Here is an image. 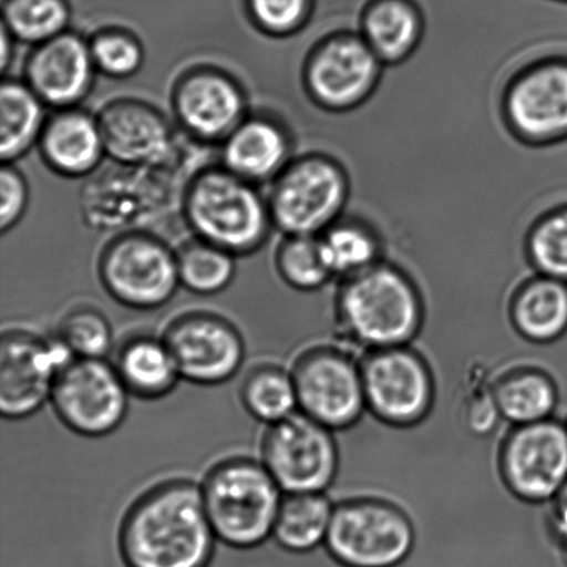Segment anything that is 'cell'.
<instances>
[{
  "instance_id": "35",
  "label": "cell",
  "mask_w": 567,
  "mask_h": 567,
  "mask_svg": "<svg viewBox=\"0 0 567 567\" xmlns=\"http://www.w3.org/2000/svg\"><path fill=\"white\" fill-rule=\"evenodd\" d=\"M91 50L96 70L111 78H130L142 69V43L130 32L109 30L92 39Z\"/></svg>"
},
{
  "instance_id": "11",
  "label": "cell",
  "mask_w": 567,
  "mask_h": 567,
  "mask_svg": "<svg viewBox=\"0 0 567 567\" xmlns=\"http://www.w3.org/2000/svg\"><path fill=\"white\" fill-rule=\"evenodd\" d=\"M385 64L360 33L338 32L317 43L303 69L306 91L322 110L348 113L380 86Z\"/></svg>"
},
{
  "instance_id": "36",
  "label": "cell",
  "mask_w": 567,
  "mask_h": 567,
  "mask_svg": "<svg viewBox=\"0 0 567 567\" xmlns=\"http://www.w3.org/2000/svg\"><path fill=\"white\" fill-rule=\"evenodd\" d=\"M255 24L269 35H291L310 14V0H248Z\"/></svg>"
},
{
  "instance_id": "23",
  "label": "cell",
  "mask_w": 567,
  "mask_h": 567,
  "mask_svg": "<svg viewBox=\"0 0 567 567\" xmlns=\"http://www.w3.org/2000/svg\"><path fill=\"white\" fill-rule=\"evenodd\" d=\"M359 33L385 66H393L420 48L424 21L409 0H377L361 17Z\"/></svg>"
},
{
  "instance_id": "17",
  "label": "cell",
  "mask_w": 567,
  "mask_h": 567,
  "mask_svg": "<svg viewBox=\"0 0 567 567\" xmlns=\"http://www.w3.org/2000/svg\"><path fill=\"white\" fill-rule=\"evenodd\" d=\"M246 103L230 75L205 66L182 76L174 94L177 120L203 141H225L246 120Z\"/></svg>"
},
{
  "instance_id": "14",
  "label": "cell",
  "mask_w": 567,
  "mask_h": 567,
  "mask_svg": "<svg viewBox=\"0 0 567 567\" xmlns=\"http://www.w3.org/2000/svg\"><path fill=\"white\" fill-rule=\"evenodd\" d=\"M74 355L63 343L13 328L0 341V413L19 421L37 414L52 399L59 372Z\"/></svg>"
},
{
  "instance_id": "32",
  "label": "cell",
  "mask_w": 567,
  "mask_h": 567,
  "mask_svg": "<svg viewBox=\"0 0 567 567\" xmlns=\"http://www.w3.org/2000/svg\"><path fill=\"white\" fill-rule=\"evenodd\" d=\"M183 287L198 295H215L230 286L236 275L235 255L199 240L177 255Z\"/></svg>"
},
{
  "instance_id": "29",
  "label": "cell",
  "mask_w": 567,
  "mask_h": 567,
  "mask_svg": "<svg viewBox=\"0 0 567 567\" xmlns=\"http://www.w3.org/2000/svg\"><path fill=\"white\" fill-rule=\"evenodd\" d=\"M241 402L255 420L268 426L298 413L291 371L271 364L255 367L243 382Z\"/></svg>"
},
{
  "instance_id": "19",
  "label": "cell",
  "mask_w": 567,
  "mask_h": 567,
  "mask_svg": "<svg viewBox=\"0 0 567 567\" xmlns=\"http://www.w3.org/2000/svg\"><path fill=\"white\" fill-rule=\"evenodd\" d=\"M105 154L125 166L164 164L174 148L168 122L158 110L137 100H118L100 111Z\"/></svg>"
},
{
  "instance_id": "10",
  "label": "cell",
  "mask_w": 567,
  "mask_h": 567,
  "mask_svg": "<svg viewBox=\"0 0 567 567\" xmlns=\"http://www.w3.org/2000/svg\"><path fill=\"white\" fill-rule=\"evenodd\" d=\"M130 396L114 364L105 359H72L59 372L50 402L70 431L103 437L124 424Z\"/></svg>"
},
{
  "instance_id": "31",
  "label": "cell",
  "mask_w": 567,
  "mask_h": 567,
  "mask_svg": "<svg viewBox=\"0 0 567 567\" xmlns=\"http://www.w3.org/2000/svg\"><path fill=\"white\" fill-rule=\"evenodd\" d=\"M525 254L535 274L567 284V202L533 221Z\"/></svg>"
},
{
  "instance_id": "27",
  "label": "cell",
  "mask_w": 567,
  "mask_h": 567,
  "mask_svg": "<svg viewBox=\"0 0 567 567\" xmlns=\"http://www.w3.org/2000/svg\"><path fill=\"white\" fill-rule=\"evenodd\" d=\"M336 504L326 493H292L282 498L274 537L291 553H309L326 544Z\"/></svg>"
},
{
  "instance_id": "38",
  "label": "cell",
  "mask_w": 567,
  "mask_h": 567,
  "mask_svg": "<svg viewBox=\"0 0 567 567\" xmlns=\"http://www.w3.org/2000/svg\"><path fill=\"white\" fill-rule=\"evenodd\" d=\"M28 185L24 176L9 164L0 172V229L8 233L19 224L28 205Z\"/></svg>"
},
{
  "instance_id": "42",
  "label": "cell",
  "mask_w": 567,
  "mask_h": 567,
  "mask_svg": "<svg viewBox=\"0 0 567 567\" xmlns=\"http://www.w3.org/2000/svg\"><path fill=\"white\" fill-rule=\"evenodd\" d=\"M566 425H567V422H566Z\"/></svg>"
},
{
  "instance_id": "26",
  "label": "cell",
  "mask_w": 567,
  "mask_h": 567,
  "mask_svg": "<svg viewBox=\"0 0 567 567\" xmlns=\"http://www.w3.org/2000/svg\"><path fill=\"white\" fill-rule=\"evenodd\" d=\"M44 103L27 82L4 78L0 87V155L13 163L41 141L47 118Z\"/></svg>"
},
{
  "instance_id": "6",
  "label": "cell",
  "mask_w": 567,
  "mask_h": 567,
  "mask_svg": "<svg viewBox=\"0 0 567 567\" xmlns=\"http://www.w3.org/2000/svg\"><path fill=\"white\" fill-rule=\"evenodd\" d=\"M415 544L413 520L398 505L380 498L336 504L326 547L347 567H396Z\"/></svg>"
},
{
  "instance_id": "21",
  "label": "cell",
  "mask_w": 567,
  "mask_h": 567,
  "mask_svg": "<svg viewBox=\"0 0 567 567\" xmlns=\"http://www.w3.org/2000/svg\"><path fill=\"white\" fill-rule=\"evenodd\" d=\"M38 144L50 168L72 177L91 174L105 154L97 118L75 109L50 116Z\"/></svg>"
},
{
  "instance_id": "39",
  "label": "cell",
  "mask_w": 567,
  "mask_h": 567,
  "mask_svg": "<svg viewBox=\"0 0 567 567\" xmlns=\"http://www.w3.org/2000/svg\"><path fill=\"white\" fill-rule=\"evenodd\" d=\"M551 524L560 542L567 538V482L551 503Z\"/></svg>"
},
{
  "instance_id": "18",
  "label": "cell",
  "mask_w": 567,
  "mask_h": 567,
  "mask_svg": "<svg viewBox=\"0 0 567 567\" xmlns=\"http://www.w3.org/2000/svg\"><path fill=\"white\" fill-rule=\"evenodd\" d=\"M94 72L91 43L66 31L33 49L25 64V82L44 104L74 109L91 92Z\"/></svg>"
},
{
  "instance_id": "2",
  "label": "cell",
  "mask_w": 567,
  "mask_h": 567,
  "mask_svg": "<svg viewBox=\"0 0 567 567\" xmlns=\"http://www.w3.org/2000/svg\"><path fill=\"white\" fill-rule=\"evenodd\" d=\"M424 311L413 279L385 260L341 280L336 298L343 337L367 352L409 347L421 331Z\"/></svg>"
},
{
  "instance_id": "25",
  "label": "cell",
  "mask_w": 567,
  "mask_h": 567,
  "mask_svg": "<svg viewBox=\"0 0 567 567\" xmlns=\"http://www.w3.org/2000/svg\"><path fill=\"white\" fill-rule=\"evenodd\" d=\"M114 365L127 391L143 400L168 396L182 380L174 355L163 338H131L122 344Z\"/></svg>"
},
{
  "instance_id": "13",
  "label": "cell",
  "mask_w": 567,
  "mask_h": 567,
  "mask_svg": "<svg viewBox=\"0 0 567 567\" xmlns=\"http://www.w3.org/2000/svg\"><path fill=\"white\" fill-rule=\"evenodd\" d=\"M99 271L105 291L136 310L161 308L182 286L177 255L157 238L144 235L122 236L111 243Z\"/></svg>"
},
{
  "instance_id": "24",
  "label": "cell",
  "mask_w": 567,
  "mask_h": 567,
  "mask_svg": "<svg viewBox=\"0 0 567 567\" xmlns=\"http://www.w3.org/2000/svg\"><path fill=\"white\" fill-rule=\"evenodd\" d=\"M502 420L513 426L551 420L559 393L554 378L537 367H514L492 381Z\"/></svg>"
},
{
  "instance_id": "3",
  "label": "cell",
  "mask_w": 567,
  "mask_h": 567,
  "mask_svg": "<svg viewBox=\"0 0 567 567\" xmlns=\"http://www.w3.org/2000/svg\"><path fill=\"white\" fill-rule=\"evenodd\" d=\"M202 491L215 535L227 546L254 548L274 536L284 492L260 461H220L208 471Z\"/></svg>"
},
{
  "instance_id": "15",
  "label": "cell",
  "mask_w": 567,
  "mask_h": 567,
  "mask_svg": "<svg viewBox=\"0 0 567 567\" xmlns=\"http://www.w3.org/2000/svg\"><path fill=\"white\" fill-rule=\"evenodd\" d=\"M498 463L505 486L516 498L551 503L567 482V425L551 419L513 426Z\"/></svg>"
},
{
  "instance_id": "37",
  "label": "cell",
  "mask_w": 567,
  "mask_h": 567,
  "mask_svg": "<svg viewBox=\"0 0 567 567\" xmlns=\"http://www.w3.org/2000/svg\"><path fill=\"white\" fill-rule=\"evenodd\" d=\"M460 414L466 430L475 435H486L496 427L502 415L494 399L492 381L483 383L476 380L474 385L466 389Z\"/></svg>"
},
{
  "instance_id": "9",
  "label": "cell",
  "mask_w": 567,
  "mask_h": 567,
  "mask_svg": "<svg viewBox=\"0 0 567 567\" xmlns=\"http://www.w3.org/2000/svg\"><path fill=\"white\" fill-rule=\"evenodd\" d=\"M367 411L389 426L419 425L435 403V378L413 348L372 350L360 361Z\"/></svg>"
},
{
  "instance_id": "12",
  "label": "cell",
  "mask_w": 567,
  "mask_h": 567,
  "mask_svg": "<svg viewBox=\"0 0 567 567\" xmlns=\"http://www.w3.org/2000/svg\"><path fill=\"white\" fill-rule=\"evenodd\" d=\"M291 374L300 413L328 430H349L365 413L361 365L342 349H310L295 361Z\"/></svg>"
},
{
  "instance_id": "5",
  "label": "cell",
  "mask_w": 567,
  "mask_h": 567,
  "mask_svg": "<svg viewBox=\"0 0 567 567\" xmlns=\"http://www.w3.org/2000/svg\"><path fill=\"white\" fill-rule=\"evenodd\" d=\"M350 197L347 169L324 154L291 161L275 179L269 198L271 221L287 237L320 236L343 218Z\"/></svg>"
},
{
  "instance_id": "7",
  "label": "cell",
  "mask_w": 567,
  "mask_h": 567,
  "mask_svg": "<svg viewBox=\"0 0 567 567\" xmlns=\"http://www.w3.org/2000/svg\"><path fill=\"white\" fill-rule=\"evenodd\" d=\"M502 116L526 146L567 143V54L548 55L516 72L503 92Z\"/></svg>"
},
{
  "instance_id": "1",
  "label": "cell",
  "mask_w": 567,
  "mask_h": 567,
  "mask_svg": "<svg viewBox=\"0 0 567 567\" xmlns=\"http://www.w3.org/2000/svg\"><path fill=\"white\" fill-rule=\"evenodd\" d=\"M216 538L202 485L176 477L131 504L118 543L127 567H207Z\"/></svg>"
},
{
  "instance_id": "4",
  "label": "cell",
  "mask_w": 567,
  "mask_h": 567,
  "mask_svg": "<svg viewBox=\"0 0 567 567\" xmlns=\"http://www.w3.org/2000/svg\"><path fill=\"white\" fill-rule=\"evenodd\" d=\"M185 213L199 240L231 255L254 252L274 224L254 183L225 168L205 171L193 181Z\"/></svg>"
},
{
  "instance_id": "16",
  "label": "cell",
  "mask_w": 567,
  "mask_h": 567,
  "mask_svg": "<svg viewBox=\"0 0 567 567\" xmlns=\"http://www.w3.org/2000/svg\"><path fill=\"white\" fill-rule=\"evenodd\" d=\"M174 355L182 380L197 385H220L241 370L246 342L241 332L225 317L192 311L176 317L163 336Z\"/></svg>"
},
{
  "instance_id": "33",
  "label": "cell",
  "mask_w": 567,
  "mask_h": 567,
  "mask_svg": "<svg viewBox=\"0 0 567 567\" xmlns=\"http://www.w3.org/2000/svg\"><path fill=\"white\" fill-rule=\"evenodd\" d=\"M276 266L281 279L297 291H317L333 279L322 258L319 236L287 237L277 251Z\"/></svg>"
},
{
  "instance_id": "41",
  "label": "cell",
  "mask_w": 567,
  "mask_h": 567,
  "mask_svg": "<svg viewBox=\"0 0 567 567\" xmlns=\"http://www.w3.org/2000/svg\"><path fill=\"white\" fill-rule=\"evenodd\" d=\"M563 544H564V551H565L566 559H567V538H565V540H563Z\"/></svg>"
},
{
  "instance_id": "20",
  "label": "cell",
  "mask_w": 567,
  "mask_h": 567,
  "mask_svg": "<svg viewBox=\"0 0 567 567\" xmlns=\"http://www.w3.org/2000/svg\"><path fill=\"white\" fill-rule=\"evenodd\" d=\"M224 142V168L247 182L276 179L291 163L288 133L265 116L244 120Z\"/></svg>"
},
{
  "instance_id": "8",
  "label": "cell",
  "mask_w": 567,
  "mask_h": 567,
  "mask_svg": "<svg viewBox=\"0 0 567 567\" xmlns=\"http://www.w3.org/2000/svg\"><path fill=\"white\" fill-rule=\"evenodd\" d=\"M260 463L286 494L326 493L339 470L333 431L298 411L265 431Z\"/></svg>"
},
{
  "instance_id": "30",
  "label": "cell",
  "mask_w": 567,
  "mask_h": 567,
  "mask_svg": "<svg viewBox=\"0 0 567 567\" xmlns=\"http://www.w3.org/2000/svg\"><path fill=\"white\" fill-rule=\"evenodd\" d=\"M66 0H4L2 25L17 41L38 47L66 32Z\"/></svg>"
},
{
  "instance_id": "40",
  "label": "cell",
  "mask_w": 567,
  "mask_h": 567,
  "mask_svg": "<svg viewBox=\"0 0 567 567\" xmlns=\"http://www.w3.org/2000/svg\"><path fill=\"white\" fill-rule=\"evenodd\" d=\"M13 39L2 25V61H0V65H2L3 72L8 71L11 59H13Z\"/></svg>"
},
{
  "instance_id": "34",
  "label": "cell",
  "mask_w": 567,
  "mask_h": 567,
  "mask_svg": "<svg viewBox=\"0 0 567 567\" xmlns=\"http://www.w3.org/2000/svg\"><path fill=\"white\" fill-rule=\"evenodd\" d=\"M58 339L75 359H105L113 348L114 333L102 311L85 306L61 319Z\"/></svg>"
},
{
  "instance_id": "28",
  "label": "cell",
  "mask_w": 567,
  "mask_h": 567,
  "mask_svg": "<svg viewBox=\"0 0 567 567\" xmlns=\"http://www.w3.org/2000/svg\"><path fill=\"white\" fill-rule=\"evenodd\" d=\"M319 241L333 279H349L383 260L381 238L363 220L341 218L321 233Z\"/></svg>"
},
{
  "instance_id": "22",
  "label": "cell",
  "mask_w": 567,
  "mask_h": 567,
  "mask_svg": "<svg viewBox=\"0 0 567 567\" xmlns=\"http://www.w3.org/2000/svg\"><path fill=\"white\" fill-rule=\"evenodd\" d=\"M509 319L533 343H551L567 332V284L535 274L511 298Z\"/></svg>"
}]
</instances>
